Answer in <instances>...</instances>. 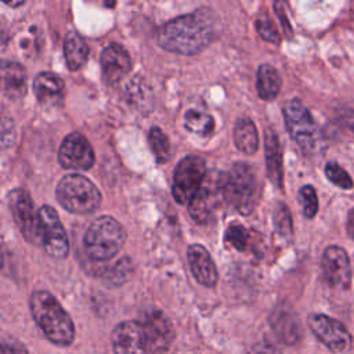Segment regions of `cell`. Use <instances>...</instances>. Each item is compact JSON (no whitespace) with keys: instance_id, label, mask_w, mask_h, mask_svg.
Returning a JSON list of instances; mask_svg holds the SVG:
<instances>
[{"instance_id":"8","label":"cell","mask_w":354,"mask_h":354,"mask_svg":"<svg viewBox=\"0 0 354 354\" xmlns=\"http://www.w3.org/2000/svg\"><path fill=\"white\" fill-rule=\"evenodd\" d=\"M8 207L24 238L33 245H40V218L28 191L12 189L8 194Z\"/></svg>"},{"instance_id":"15","label":"cell","mask_w":354,"mask_h":354,"mask_svg":"<svg viewBox=\"0 0 354 354\" xmlns=\"http://www.w3.org/2000/svg\"><path fill=\"white\" fill-rule=\"evenodd\" d=\"M101 68L104 80L115 84L130 72L131 58L122 44L111 43L101 53Z\"/></svg>"},{"instance_id":"6","label":"cell","mask_w":354,"mask_h":354,"mask_svg":"<svg viewBox=\"0 0 354 354\" xmlns=\"http://www.w3.org/2000/svg\"><path fill=\"white\" fill-rule=\"evenodd\" d=\"M224 199L242 214H249L254 207L256 176L253 169L243 162H236L220 181Z\"/></svg>"},{"instance_id":"34","label":"cell","mask_w":354,"mask_h":354,"mask_svg":"<svg viewBox=\"0 0 354 354\" xmlns=\"http://www.w3.org/2000/svg\"><path fill=\"white\" fill-rule=\"evenodd\" d=\"M274 6H275V10H277V14H278L279 19L282 21L281 24H282V26H283V29H285L286 35H290V33H292L290 25H289V22L286 21V18H285V15H283V10H281V7H282V3H275Z\"/></svg>"},{"instance_id":"32","label":"cell","mask_w":354,"mask_h":354,"mask_svg":"<svg viewBox=\"0 0 354 354\" xmlns=\"http://www.w3.org/2000/svg\"><path fill=\"white\" fill-rule=\"evenodd\" d=\"M14 136H15V130H14L12 120L3 116V122H1V144H3V148H7V147L12 145Z\"/></svg>"},{"instance_id":"9","label":"cell","mask_w":354,"mask_h":354,"mask_svg":"<svg viewBox=\"0 0 354 354\" xmlns=\"http://www.w3.org/2000/svg\"><path fill=\"white\" fill-rule=\"evenodd\" d=\"M314 336L333 353H347L353 347V337L343 322L326 314H311L307 319Z\"/></svg>"},{"instance_id":"25","label":"cell","mask_w":354,"mask_h":354,"mask_svg":"<svg viewBox=\"0 0 354 354\" xmlns=\"http://www.w3.org/2000/svg\"><path fill=\"white\" fill-rule=\"evenodd\" d=\"M148 142L149 147L159 163H163L169 160L170 153H171V145L169 141V137L163 133L162 129L153 126L151 127L148 133Z\"/></svg>"},{"instance_id":"10","label":"cell","mask_w":354,"mask_h":354,"mask_svg":"<svg viewBox=\"0 0 354 354\" xmlns=\"http://www.w3.org/2000/svg\"><path fill=\"white\" fill-rule=\"evenodd\" d=\"M40 246L55 259H65L69 253V243L65 228L54 207L44 205L39 209Z\"/></svg>"},{"instance_id":"12","label":"cell","mask_w":354,"mask_h":354,"mask_svg":"<svg viewBox=\"0 0 354 354\" xmlns=\"http://www.w3.org/2000/svg\"><path fill=\"white\" fill-rule=\"evenodd\" d=\"M145 330L148 353H160L169 348L174 340V328L166 314L158 308L147 310L141 318Z\"/></svg>"},{"instance_id":"3","label":"cell","mask_w":354,"mask_h":354,"mask_svg":"<svg viewBox=\"0 0 354 354\" xmlns=\"http://www.w3.org/2000/svg\"><path fill=\"white\" fill-rule=\"evenodd\" d=\"M282 113L285 126L300 151L307 156L319 155L325 147L324 137L307 106L299 98H292L283 104Z\"/></svg>"},{"instance_id":"21","label":"cell","mask_w":354,"mask_h":354,"mask_svg":"<svg viewBox=\"0 0 354 354\" xmlns=\"http://www.w3.org/2000/svg\"><path fill=\"white\" fill-rule=\"evenodd\" d=\"M232 137L236 148L246 155H253L259 148L257 129L249 118H239L235 122Z\"/></svg>"},{"instance_id":"2","label":"cell","mask_w":354,"mask_h":354,"mask_svg":"<svg viewBox=\"0 0 354 354\" xmlns=\"http://www.w3.org/2000/svg\"><path fill=\"white\" fill-rule=\"evenodd\" d=\"M29 307L35 322L51 343L61 347L72 344L75 339L73 321L50 292H33Z\"/></svg>"},{"instance_id":"13","label":"cell","mask_w":354,"mask_h":354,"mask_svg":"<svg viewBox=\"0 0 354 354\" xmlns=\"http://www.w3.org/2000/svg\"><path fill=\"white\" fill-rule=\"evenodd\" d=\"M321 270L332 288L346 289L351 281V264L347 252L337 246H328L321 257Z\"/></svg>"},{"instance_id":"26","label":"cell","mask_w":354,"mask_h":354,"mask_svg":"<svg viewBox=\"0 0 354 354\" xmlns=\"http://www.w3.org/2000/svg\"><path fill=\"white\" fill-rule=\"evenodd\" d=\"M324 173L326 176V178L336 187L342 188V189H351L354 187L353 178L350 177V174L337 163V162H328L325 165Z\"/></svg>"},{"instance_id":"7","label":"cell","mask_w":354,"mask_h":354,"mask_svg":"<svg viewBox=\"0 0 354 354\" xmlns=\"http://www.w3.org/2000/svg\"><path fill=\"white\" fill-rule=\"evenodd\" d=\"M206 177V163L198 155H187L174 169L173 198L180 205H189L201 191Z\"/></svg>"},{"instance_id":"33","label":"cell","mask_w":354,"mask_h":354,"mask_svg":"<svg viewBox=\"0 0 354 354\" xmlns=\"http://www.w3.org/2000/svg\"><path fill=\"white\" fill-rule=\"evenodd\" d=\"M1 354H26V350L19 342L4 337L1 343Z\"/></svg>"},{"instance_id":"24","label":"cell","mask_w":354,"mask_h":354,"mask_svg":"<svg viewBox=\"0 0 354 354\" xmlns=\"http://www.w3.org/2000/svg\"><path fill=\"white\" fill-rule=\"evenodd\" d=\"M184 126L189 133L196 134L199 137H207L214 130V122L212 115L195 108H191L185 112Z\"/></svg>"},{"instance_id":"20","label":"cell","mask_w":354,"mask_h":354,"mask_svg":"<svg viewBox=\"0 0 354 354\" xmlns=\"http://www.w3.org/2000/svg\"><path fill=\"white\" fill-rule=\"evenodd\" d=\"M64 55L71 71L80 69L88 58V46L80 33L69 30L64 40Z\"/></svg>"},{"instance_id":"30","label":"cell","mask_w":354,"mask_h":354,"mask_svg":"<svg viewBox=\"0 0 354 354\" xmlns=\"http://www.w3.org/2000/svg\"><path fill=\"white\" fill-rule=\"evenodd\" d=\"M248 238H249V234H248L246 228L241 224L230 225L227 230V234H225V239L238 250H243L246 248Z\"/></svg>"},{"instance_id":"14","label":"cell","mask_w":354,"mask_h":354,"mask_svg":"<svg viewBox=\"0 0 354 354\" xmlns=\"http://www.w3.org/2000/svg\"><path fill=\"white\" fill-rule=\"evenodd\" d=\"M115 354H147L148 343L140 321H123L115 326L111 335Z\"/></svg>"},{"instance_id":"17","label":"cell","mask_w":354,"mask_h":354,"mask_svg":"<svg viewBox=\"0 0 354 354\" xmlns=\"http://www.w3.org/2000/svg\"><path fill=\"white\" fill-rule=\"evenodd\" d=\"M64 80L54 72H40L33 79V93L40 104L55 105L64 97Z\"/></svg>"},{"instance_id":"1","label":"cell","mask_w":354,"mask_h":354,"mask_svg":"<svg viewBox=\"0 0 354 354\" xmlns=\"http://www.w3.org/2000/svg\"><path fill=\"white\" fill-rule=\"evenodd\" d=\"M214 35L212 12L209 10H196L162 25L156 39L159 46L167 51L194 55L205 50L214 39Z\"/></svg>"},{"instance_id":"22","label":"cell","mask_w":354,"mask_h":354,"mask_svg":"<svg viewBox=\"0 0 354 354\" xmlns=\"http://www.w3.org/2000/svg\"><path fill=\"white\" fill-rule=\"evenodd\" d=\"M282 80L278 71L270 64H261L257 69V94L264 101H272L281 91Z\"/></svg>"},{"instance_id":"16","label":"cell","mask_w":354,"mask_h":354,"mask_svg":"<svg viewBox=\"0 0 354 354\" xmlns=\"http://www.w3.org/2000/svg\"><path fill=\"white\" fill-rule=\"evenodd\" d=\"M187 259L194 278L206 288L217 283L218 272L207 249L199 243H192L187 249Z\"/></svg>"},{"instance_id":"35","label":"cell","mask_w":354,"mask_h":354,"mask_svg":"<svg viewBox=\"0 0 354 354\" xmlns=\"http://www.w3.org/2000/svg\"><path fill=\"white\" fill-rule=\"evenodd\" d=\"M347 232L350 235V238L354 241V207L348 212L347 214Z\"/></svg>"},{"instance_id":"36","label":"cell","mask_w":354,"mask_h":354,"mask_svg":"<svg viewBox=\"0 0 354 354\" xmlns=\"http://www.w3.org/2000/svg\"><path fill=\"white\" fill-rule=\"evenodd\" d=\"M6 6H8V7H12V8H15V7H21V6H24L25 4V1H7V0H4L3 1Z\"/></svg>"},{"instance_id":"4","label":"cell","mask_w":354,"mask_h":354,"mask_svg":"<svg viewBox=\"0 0 354 354\" xmlns=\"http://www.w3.org/2000/svg\"><path fill=\"white\" fill-rule=\"evenodd\" d=\"M124 241L126 232L122 224L111 216H101L88 225L83 246L91 260L108 261L120 252Z\"/></svg>"},{"instance_id":"29","label":"cell","mask_w":354,"mask_h":354,"mask_svg":"<svg viewBox=\"0 0 354 354\" xmlns=\"http://www.w3.org/2000/svg\"><path fill=\"white\" fill-rule=\"evenodd\" d=\"M274 224L277 231L288 238L292 235V220H290V213L289 209L283 203H278L275 212H274Z\"/></svg>"},{"instance_id":"18","label":"cell","mask_w":354,"mask_h":354,"mask_svg":"<svg viewBox=\"0 0 354 354\" xmlns=\"http://www.w3.org/2000/svg\"><path fill=\"white\" fill-rule=\"evenodd\" d=\"M3 91L11 100H19L26 93L28 73L24 65L15 61L4 59L1 64Z\"/></svg>"},{"instance_id":"28","label":"cell","mask_w":354,"mask_h":354,"mask_svg":"<svg viewBox=\"0 0 354 354\" xmlns=\"http://www.w3.org/2000/svg\"><path fill=\"white\" fill-rule=\"evenodd\" d=\"M256 29L260 33V36L270 43L278 44L281 37H279V32L277 29V26L274 25V22L270 19V17L267 14H260L256 19Z\"/></svg>"},{"instance_id":"31","label":"cell","mask_w":354,"mask_h":354,"mask_svg":"<svg viewBox=\"0 0 354 354\" xmlns=\"http://www.w3.org/2000/svg\"><path fill=\"white\" fill-rule=\"evenodd\" d=\"M130 274H131V263L129 259H123L115 264V267L108 275V279L113 285H122L129 279Z\"/></svg>"},{"instance_id":"27","label":"cell","mask_w":354,"mask_h":354,"mask_svg":"<svg viewBox=\"0 0 354 354\" xmlns=\"http://www.w3.org/2000/svg\"><path fill=\"white\" fill-rule=\"evenodd\" d=\"M299 201L301 203L303 214L307 218H314L318 212V196L313 185H303L299 189Z\"/></svg>"},{"instance_id":"11","label":"cell","mask_w":354,"mask_h":354,"mask_svg":"<svg viewBox=\"0 0 354 354\" xmlns=\"http://www.w3.org/2000/svg\"><path fill=\"white\" fill-rule=\"evenodd\" d=\"M58 162L64 169L88 170L95 162L94 149L82 133H71L62 140L58 149Z\"/></svg>"},{"instance_id":"5","label":"cell","mask_w":354,"mask_h":354,"mask_svg":"<svg viewBox=\"0 0 354 354\" xmlns=\"http://www.w3.org/2000/svg\"><path fill=\"white\" fill-rule=\"evenodd\" d=\"M55 194L59 205L76 214L93 213L101 203V192L93 181L82 174L64 176L55 188Z\"/></svg>"},{"instance_id":"19","label":"cell","mask_w":354,"mask_h":354,"mask_svg":"<svg viewBox=\"0 0 354 354\" xmlns=\"http://www.w3.org/2000/svg\"><path fill=\"white\" fill-rule=\"evenodd\" d=\"M264 158L270 180L277 187H282V151L272 129H267L264 134Z\"/></svg>"},{"instance_id":"23","label":"cell","mask_w":354,"mask_h":354,"mask_svg":"<svg viewBox=\"0 0 354 354\" xmlns=\"http://www.w3.org/2000/svg\"><path fill=\"white\" fill-rule=\"evenodd\" d=\"M216 194L210 185H202L201 191L195 195V198L188 205L191 217L199 223H207L216 209Z\"/></svg>"}]
</instances>
